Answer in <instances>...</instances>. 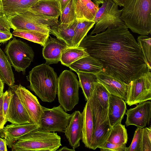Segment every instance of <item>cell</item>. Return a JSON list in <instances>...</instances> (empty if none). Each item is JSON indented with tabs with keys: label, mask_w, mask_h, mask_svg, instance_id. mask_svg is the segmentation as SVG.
Here are the masks:
<instances>
[{
	"label": "cell",
	"mask_w": 151,
	"mask_h": 151,
	"mask_svg": "<svg viewBox=\"0 0 151 151\" xmlns=\"http://www.w3.org/2000/svg\"><path fill=\"white\" fill-rule=\"evenodd\" d=\"M78 46L99 61L105 72L127 84L149 70L139 45L125 25L86 35Z\"/></svg>",
	"instance_id": "cell-1"
},
{
	"label": "cell",
	"mask_w": 151,
	"mask_h": 151,
	"mask_svg": "<svg viewBox=\"0 0 151 151\" xmlns=\"http://www.w3.org/2000/svg\"><path fill=\"white\" fill-rule=\"evenodd\" d=\"M121 15L125 25L141 35L151 33V0H125Z\"/></svg>",
	"instance_id": "cell-2"
},
{
	"label": "cell",
	"mask_w": 151,
	"mask_h": 151,
	"mask_svg": "<svg viewBox=\"0 0 151 151\" xmlns=\"http://www.w3.org/2000/svg\"><path fill=\"white\" fill-rule=\"evenodd\" d=\"M28 86L43 101L51 102L55 99L58 77L49 65L43 63L33 68L27 76Z\"/></svg>",
	"instance_id": "cell-3"
},
{
	"label": "cell",
	"mask_w": 151,
	"mask_h": 151,
	"mask_svg": "<svg viewBox=\"0 0 151 151\" xmlns=\"http://www.w3.org/2000/svg\"><path fill=\"white\" fill-rule=\"evenodd\" d=\"M61 137L57 133L40 128L31 131L14 142L12 151H55L62 146Z\"/></svg>",
	"instance_id": "cell-4"
},
{
	"label": "cell",
	"mask_w": 151,
	"mask_h": 151,
	"mask_svg": "<svg viewBox=\"0 0 151 151\" xmlns=\"http://www.w3.org/2000/svg\"><path fill=\"white\" fill-rule=\"evenodd\" d=\"M79 81L72 71L65 70L58 78L57 93L58 101L66 111H71L79 102Z\"/></svg>",
	"instance_id": "cell-5"
},
{
	"label": "cell",
	"mask_w": 151,
	"mask_h": 151,
	"mask_svg": "<svg viewBox=\"0 0 151 151\" xmlns=\"http://www.w3.org/2000/svg\"><path fill=\"white\" fill-rule=\"evenodd\" d=\"M14 30L37 31L49 34L51 27L59 22L58 19L47 17L29 11L8 18Z\"/></svg>",
	"instance_id": "cell-6"
},
{
	"label": "cell",
	"mask_w": 151,
	"mask_h": 151,
	"mask_svg": "<svg viewBox=\"0 0 151 151\" xmlns=\"http://www.w3.org/2000/svg\"><path fill=\"white\" fill-rule=\"evenodd\" d=\"M93 121V131L89 149L95 150L107 140L112 127L108 116V108L102 107L94 92L91 96Z\"/></svg>",
	"instance_id": "cell-7"
},
{
	"label": "cell",
	"mask_w": 151,
	"mask_h": 151,
	"mask_svg": "<svg viewBox=\"0 0 151 151\" xmlns=\"http://www.w3.org/2000/svg\"><path fill=\"white\" fill-rule=\"evenodd\" d=\"M99 7L93 21L94 28L90 35L97 34L108 28L112 29L125 25L121 18L122 9L112 0H107Z\"/></svg>",
	"instance_id": "cell-8"
},
{
	"label": "cell",
	"mask_w": 151,
	"mask_h": 151,
	"mask_svg": "<svg viewBox=\"0 0 151 151\" xmlns=\"http://www.w3.org/2000/svg\"><path fill=\"white\" fill-rule=\"evenodd\" d=\"M4 52L15 70L25 74L26 69L33 60L34 53L27 43L15 37L10 40L6 45Z\"/></svg>",
	"instance_id": "cell-9"
},
{
	"label": "cell",
	"mask_w": 151,
	"mask_h": 151,
	"mask_svg": "<svg viewBox=\"0 0 151 151\" xmlns=\"http://www.w3.org/2000/svg\"><path fill=\"white\" fill-rule=\"evenodd\" d=\"M150 70L142 73L128 84L125 102L131 106L151 99V73Z\"/></svg>",
	"instance_id": "cell-10"
},
{
	"label": "cell",
	"mask_w": 151,
	"mask_h": 151,
	"mask_svg": "<svg viewBox=\"0 0 151 151\" xmlns=\"http://www.w3.org/2000/svg\"><path fill=\"white\" fill-rule=\"evenodd\" d=\"M40 128L49 132H64L70 122L71 114L67 113L60 105L52 108L43 106Z\"/></svg>",
	"instance_id": "cell-11"
},
{
	"label": "cell",
	"mask_w": 151,
	"mask_h": 151,
	"mask_svg": "<svg viewBox=\"0 0 151 151\" xmlns=\"http://www.w3.org/2000/svg\"><path fill=\"white\" fill-rule=\"evenodd\" d=\"M13 86L32 122L40 126L43 111L37 97L20 84Z\"/></svg>",
	"instance_id": "cell-12"
},
{
	"label": "cell",
	"mask_w": 151,
	"mask_h": 151,
	"mask_svg": "<svg viewBox=\"0 0 151 151\" xmlns=\"http://www.w3.org/2000/svg\"><path fill=\"white\" fill-rule=\"evenodd\" d=\"M133 108L127 110L125 122L126 126L134 125L143 128L149 124L151 118V102L146 101L139 103Z\"/></svg>",
	"instance_id": "cell-13"
},
{
	"label": "cell",
	"mask_w": 151,
	"mask_h": 151,
	"mask_svg": "<svg viewBox=\"0 0 151 151\" xmlns=\"http://www.w3.org/2000/svg\"><path fill=\"white\" fill-rule=\"evenodd\" d=\"M12 95L6 119L12 123L23 124L33 123L13 86H10Z\"/></svg>",
	"instance_id": "cell-14"
},
{
	"label": "cell",
	"mask_w": 151,
	"mask_h": 151,
	"mask_svg": "<svg viewBox=\"0 0 151 151\" xmlns=\"http://www.w3.org/2000/svg\"><path fill=\"white\" fill-rule=\"evenodd\" d=\"M40 127V125L34 123L23 124L12 123L4 127L0 130V136L5 140L7 145L11 148L14 142Z\"/></svg>",
	"instance_id": "cell-15"
},
{
	"label": "cell",
	"mask_w": 151,
	"mask_h": 151,
	"mask_svg": "<svg viewBox=\"0 0 151 151\" xmlns=\"http://www.w3.org/2000/svg\"><path fill=\"white\" fill-rule=\"evenodd\" d=\"M95 74L97 81L101 84L111 94L119 97L126 101L128 84L104 71Z\"/></svg>",
	"instance_id": "cell-16"
},
{
	"label": "cell",
	"mask_w": 151,
	"mask_h": 151,
	"mask_svg": "<svg viewBox=\"0 0 151 151\" xmlns=\"http://www.w3.org/2000/svg\"><path fill=\"white\" fill-rule=\"evenodd\" d=\"M71 115L64 133L70 145L75 149L80 146L82 138V116L79 111H75Z\"/></svg>",
	"instance_id": "cell-17"
},
{
	"label": "cell",
	"mask_w": 151,
	"mask_h": 151,
	"mask_svg": "<svg viewBox=\"0 0 151 151\" xmlns=\"http://www.w3.org/2000/svg\"><path fill=\"white\" fill-rule=\"evenodd\" d=\"M68 47L65 42L57 38H48L42 49V55L46 63H58L60 61L62 52Z\"/></svg>",
	"instance_id": "cell-18"
},
{
	"label": "cell",
	"mask_w": 151,
	"mask_h": 151,
	"mask_svg": "<svg viewBox=\"0 0 151 151\" xmlns=\"http://www.w3.org/2000/svg\"><path fill=\"white\" fill-rule=\"evenodd\" d=\"M83 119L82 141L85 147L89 148L93 131V121L91 96L87 101L82 113Z\"/></svg>",
	"instance_id": "cell-19"
},
{
	"label": "cell",
	"mask_w": 151,
	"mask_h": 151,
	"mask_svg": "<svg viewBox=\"0 0 151 151\" xmlns=\"http://www.w3.org/2000/svg\"><path fill=\"white\" fill-rule=\"evenodd\" d=\"M127 110L126 103L121 98L111 94L108 107V116L111 126L121 123Z\"/></svg>",
	"instance_id": "cell-20"
},
{
	"label": "cell",
	"mask_w": 151,
	"mask_h": 151,
	"mask_svg": "<svg viewBox=\"0 0 151 151\" xmlns=\"http://www.w3.org/2000/svg\"><path fill=\"white\" fill-rule=\"evenodd\" d=\"M77 22V19L68 23L59 22L50 27L49 34L55 36L57 38L65 42L68 47H73L72 40Z\"/></svg>",
	"instance_id": "cell-21"
},
{
	"label": "cell",
	"mask_w": 151,
	"mask_h": 151,
	"mask_svg": "<svg viewBox=\"0 0 151 151\" xmlns=\"http://www.w3.org/2000/svg\"><path fill=\"white\" fill-rule=\"evenodd\" d=\"M28 11L47 17L58 19L61 12L56 0H39Z\"/></svg>",
	"instance_id": "cell-22"
},
{
	"label": "cell",
	"mask_w": 151,
	"mask_h": 151,
	"mask_svg": "<svg viewBox=\"0 0 151 151\" xmlns=\"http://www.w3.org/2000/svg\"><path fill=\"white\" fill-rule=\"evenodd\" d=\"M68 67L76 72H81L96 74L105 71L102 64L90 55L79 59Z\"/></svg>",
	"instance_id": "cell-23"
},
{
	"label": "cell",
	"mask_w": 151,
	"mask_h": 151,
	"mask_svg": "<svg viewBox=\"0 0 151 151\" xmlns=\"http://www.w3.org/2000/svg\"><path fill=\"white\" fill-rule=\"evenodd\" d=\"M39 0H1L4 14L8 18L28 11Z\"/></svg>",
	"instance_id": "cell-24"
},
{
	"label": "cell",
	"mask_w": 151,
	"mask_h": 151,
	"mask_svg": "<svg viewBox=\"0 0 151 151\" xmlns=\"http://www.w3.org/2000/svg\"><path fill=\"white\" fill-rule=\"evenodd\" d=\"M76 19L93 21L99 8L91 0H74Z\"/></svg>",
	"instance_id": "cell-25"
},
{
	"label": "cell",
	"mask_w": 151,
	"mask_h": 151,
	"mask_svg": "<svg viewBox=\"0 0 151 151\" xmlns=\"http://www.w3.org/2000/svg\"><path fill=\"white\" fill-rule=\"evenodd\" d=\"M79 79L80 87L81 88L86 101L91 97L94 90L97 79L94 74L87 72H76Z\"/></svg>",
	"instance_id": "cell-26"
},
{
	"label": "cell",
	"mask_w": 151,
	"mask_h": 151,
	"mask_svg": "<svg viewBox=\"0 0 151 151\" xmlns=\"http://www.w3.org/2000/svg\"><path fill=\"white\" fill-rule=\"evenodd\" d=\"M89 55L85 49L82 47H68L62 52L60 61L62 65L69 67L79 59Z\"/></svg>",
	"instance_id": "cell-27"
},
{
	"label": "cell",
	"mask_w": 151,
	"mask_h": 151,
	"mask_svg": "<svg viewBox=\"0 0 151 151\" xmlns=\"http://www.w3.org/2000/svg\"><path fill=\"white\" fill-rule=\"evenodd\" d=\"M0 77L4 83L9 86L14 84L15 79L12 65L0 47Z\"/></svg>",
	"instance_id": "cell-28"
},
{
	"label": "cell",
	"mask_w": 151,
	"mask_h": 151,
	"mask_svg": "<svg viewBox=\"0 0 151 151\" xmlns=\"http://www.w3.org/2000/svg\"><path fill=\"white\" fill-rule=\"evenodd\" d=\"M12 35L44 47L50 36L49 34L34 31L14 30Z\"/></svg>",
	"instance_id": "cell-29"
},
{
	"label": "cell",
	"mask_w": 151,
	"mask_h": 151,
	"mask_svg": "<svg viewBox=\"0 0 151 151\" xmlns=\"http://www.w3.org/2000/svg\"><path fill=\"white\" fill-rule=\"evenodd\" d=\"M77 19V24L74 30L72 40L73 47H78L81 41L95 24V22L93 21Z\"/></svg>",
	"instance_id": "cell-30"
},
{
	"label": "cell",
	"mask_w": 151,
	"mask_h": 151,
	"mask_svg": "<svg viewBox=\"0 0 151 151\" xmlns=\"http://www.w3.org/2000/svg\"><path fill=\"white\" fill-rule=\"evenodd\" d=\"M128 134L124 125L117 124L112 127L106 141L114 144L126 145L128 140Z\"/></svg>",
	"instance_id": "cell-31"
},
{
	"label": "cell",
	"mask_w": 151,
	"mask_h": 151,
	"mask_svg": "<svg viewBox=\"0 0 151 151\" xmlns=\"http://www.w3.org/2000/svg\"><path fill=\"white\" fill-rule=\"evenodd\" d=\"M137 43L139 45L148 69L151 70V41L150 37L144 35H141L137 38Z\"/></svg>",
	"instance_id": "cell-32"
},
{
	"label": "cell",
	"mask_w": 151,
	"mask_h": 151,
	"mask_svg": "<svg viewBox=\"0 0 151 151\" xmlns=\"http://www.w3.org/2000/svg\"><path fill=\"white\" fill-rule=\"evenodd\" d=\"M94 92L101 106L106 109L108 108L111 94L101 84L97 81Z\"/></svg>",
	"instance_id": "cell-33"
},
{
	"label": "cell",
	"mask_w": 151,
	"mask_h": 151,
	"mask_svg": "<svg viewBox=\"0 0 151 151\" xmlns=\"http://www.w3.org/2000/svg\"><path fill=\"white\" fill-rule=\"evenodd\" d=\"M60 22L68 23L76 19L75 12L74 0H70L61 12Z\"/></svg>",
	"instance_id": "cell-34"
},
{
	"label": "cell",
	"mask_w": 151,
	"mask_h": 151,
	"mask_svg": "<svg viewBox=\"0 0 151 151\" xmlns=\"http://www.w3.org/2000/svg\"><path fill=\"white\" fill-rule=\"evenodd\" d=\"M142 128L138 127L135 130L132 142L125 151H142Z\"/></svg>",
	"instance_id": "cell-35"
},
{
	"label": "cell",
	"mask_w": 151,
	"mask_h": 151,
	"mask_svg": "<svg viewBox=\"0 0 151 151\" xmlns=\"http://www.w3.org/2000/svg\"><path fill=\"white\" fill-rule=\"evenodd\" d=\"M126 147V145H117L106 141L98 148L103 151H125Z\"/></svg>",
	"instance_id": "cell-36"
},
{
	"label": "cell",
	"mask_w": 151,
	"mask_h": 151,
	"mask_svg": "<svg viewBox=\"0 0 151 151\" xmlns=\"http://www.w3.org/2000/svg\"><path fill=\"white\" fill-rule=\"evenodd\" d=\"M11 28V25L8 18L4 14L0 16V32L6 33H10Z\"/></svg>",
	"instance_id": "cell-37"
},
{
	"label": "cell",
	"mask_w": 151,
	"mask_h": 151,
	"mask_svg": "<svg viewBox=\"0 0 151 151\" xmlns=\"http://www.w3.org/2000/svg\"><path fill=\"white\" fill-rule=\"evenodd\" d=\"M4 92L3 105V116L6 119L7 112L12 95V92L11 88L9 87L8 89Z\"/></svg>",
	"instance_id": "cell-38"
},
{
	"label": "cell",
	"mask_w": 151,
	"mask_h": 151,
	"mask_svg": "<svg viewBox=\"0 0 151 151\" xmlns=\"http://www.w3.org/2000/svg\"><path fill=\"white\" fill-rule=\"evenodd\" d=\"M142 151H151V140L148 137L145 128H142Z\"/></svg>",
	"instance_id": "cell-39"
},
{
	"label": "cell",
	"mask_w": 151,
	"mask_h": 151,
	"mask_svg": "<svg viewBox=\"0 0 151 151\" xmlns=\"http://www.w3.org/2000/svg\"><path fill=\"white\" fill-rule=\"evenodd\" d=\"M11 33H6L0 32V43L5 42L13 37Z\"/></svg>",
	"instance_id": "cell-40"
},
{
	"label": "cell",
	"mask_w": 151,
	"mask_h": 151,
	"mask_svg": "<svg viewBox=\"0 0 151 151\" xmlns=\"http://www.w3.org/2000/svg\"><path fill=\"white\" fill-rule=\"evenodd\" d=\"M58 2L61 12L70 0H56Z\"/></svg>",
	"instance_id": "cell-41"
},
{
	"label": "cell",
	"mask_w": 151,
	"mask_h": 151,
	"mask_svg": "<svg viewBox=\"0 0 151 151\" xmlns=\"http://www.w3.org/2000/svg\"><path fill=\"white\" fill-rule=\"evenodd\" d=\"M7 144L5 140L2 138H0V151H7Z\"/></svg>",
	"instance_id": "cell-42"
},
{
	"label": "cell",
	"mask_w": 151,
	"mask_h": 151,
	"mask_svg": "<svg viewBox=\"0 0 151 151\" xmlns=\"http://www.w3.org/2000/svg\"><path fill=\"white\" fill-rule=\"evenodd\" d=\"M5 95V92L0 95V116H3V102Z\"/></svg>",
	"instance_id": "cell-43"
},
{
	"label": "cell",
	"mask_w": 151,
	"mask_h": 151,
	"mask_svg": "<svg viewBox=\"0 0 151 151\" xmlns=\"http://www.w3.org/2000/svg\"><path fill=\"white\" fill-rule=\"evenodd\" d=\"M7 122L6 119L3 116H0V130L2 129Z\"/></svg>",
	"instance_id": "cell-44"
},
{
	"label": "cell",
	"mask_w": 151,
	"mask_h": 151,
	"mask_svg": "<svg viewBox=\"0 0 151 151\" xmlns=\"http://www.w3.org/2000/svg\"><path fill=\"white\" fill-rule=\"evenodd\" d=\"M120 6H123L125 0H112Z\"/></svg>",
	"instance_id": "cell-45"
},
{
	"label": "cell",
	"mask_w": 151,
	"mask_h": 151,
	"mask_svg": "<svg viewBox=\"0 0 151 151\" xmlns=\"http://www.w3.org/2000/svg\"><path fill=\"white\" fill-rule=\"evenodd\" d=\"M4 83L0 77V95L4 93Z\"/></svg>",
	"instance_id": "cell-46"
},
{
	"label": "cell",
	"mask_w": 151,
	"mask_h": 151,
	"mask_svg": "<svg viewBox=\"0 0 151 151\" xmlns=\"http://www.w3.org/2000/svg\"><path fill=\"white\" fill-rule=\"evenodd\" d=\"M57 151H75V150L74 149H70L68 148L66 146H64L60 148L59 149H58Z\"/></svg>",
	"instance_id": "cell-47"
},
{
	"label": "cell",
	"mask_w": 151,
	"mask_h": 151,
	"mask_svg": "<svg viewBox=\"0 0 151 151\" xmlns=\"http://www.w3.org/2000/svg\"><path fill=\"white\" fill-rule=\"evenodd\" d=\"M94 3L96 5L99 6V5L105 2L107 0H93Z\"/></svg>",
	"instance_id": "cell-48"
},
{
	"label": "cell",
	"mask_w": 151,
	"mask_h": 151,
	"mask_svg": "<svg viewBox=\"0 0 151 151\" xmlns=\"http://www.w3.org/2000/svg\"><path fill=\"white\" fill-rule=\"evenodd\" d=\"M4 14L2 5L1 0H0V16Z\"/></svg>",
	"instance_id": "cell-49"
}]
</instances>
